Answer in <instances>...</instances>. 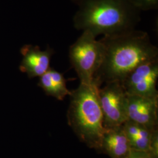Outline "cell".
I'll return each instance as SVG.
<instances>
[{
	"label": "cell",
	"instance_id": "1",
	"mask_svg": "<svg viewBox=\"0 0 158 158\" xmlns=\"http://www.w3.org/2000/svg\"><path fill=\"white\" fill-rule=\"evenodd\" d=\"M102 64L93 82L98 88L111 82L121 83L138 65L158 58V49L147 32L134 29L118 35L104 36Z\"/></svg>",
	"mask_w": 158,
	"mask_h": 158
},
{
	"label": "cell",
	"instance_id": "2",
	"mask_svg": "<svg viewBox=\"0 0 158 158\" xmlns=\"http://www.w3.org/2000/svg\"><path fill=\"white\" fill-rule=\"evenodd\" d=\"M73 18L74 27L96 37L113 36L135 29L141 12L127 0H81Z\"/></svg>",
	"mask_w": 158,
	"mask_h": 158
},
{
	"label": "cell",
	"instance_id": "3",
	"mask_svg": "<svg viewBox=\"0 0 158 158\" xmlns=\"http://www.w3.org/2000/svg\"><path fill=\"white\" fill-rule=\"evenodd\" d=\"M98 89L93 82L89 85L80 83L71 91L67 113L68 124L80 141L96 151L104 131Z\"/></svg>",
	"mask_w": 158,
	"mask_h": 158
},
{
	"label": "cell",
	"instance_id": "4",
	"mask_svg": "<svg viewBox=\"0 0 158 158\" xmlns=\"http://www.w3.org/2000/svg\"><path fill=\"white\" fill-rule=\"evenodd\" d=\"M82 34L70 46L69 57L72 67L77 74L80 83L91 85L100 68L104 55V46L89 31Z\"/></svg>",
	"mask_w": 158,
	"mask_h": 158
},
{
	"label": "cell",
	"instance_id": "5",
	"mask_svg": "<svg viewBox=\"0 0 158 158\" xmlns=\"http://www.w3.org/2000/svg\"><path fill=\"white\" fill-rule=\"evenodd\" d=\"M104 129L119 127L127 120L126 103L127 95L121 84L111 82L98 89Z\"/></svg>",
	"mask_w": 158,
	"mask_h": 158
},
{
	"label": "cell",
	"instance_id": "6",
	"mask_svg": "<svg viewBox=\"0 0 158 158\" xmlns=\"http://www.w3.org/2000/svg\"><path fill=\"white\" fill-rule=\"evenodd\" d=\"M158 58H156L138 65L121 84L127 96H141L158 100Z\"/></svg>",
	"mask_w": 158,
	"mask_h": 158
},
{
	"label": "cell",
	"instance_id": "7",
	"mask_svg": "<svg viewBox=\"0 0 158 158\" xmlns=\"http://www.w3.org/2000/svg\"><path fill=\"white\" fill-rule=\"evenodd\" d=\"M127 120L151 129L158 128V100L138 96H127Z\"/></svg>",
	"mask_w": 158,
	"mask_h": 158
},
{
	"label": "cell",
	"instance_id": "8",
	"mask_svg": "<svg viewBox=\"0 0 158 158\" xmlns=\"http://www.w3.org/2000/svg\"><path fill=\"white\" fill-rule=\"evenodd\" d=\"M21 53L23 59L19 69L32 79L40 77L51 68L50 63L54 51L49 46L42 51L38 46L26 45L21 48Z\"/></svg>",
	"mask_w": 158,
	"mask_h": 158
},
{
	"label": "cell",
	"instance_id": "9",
	"mask_svg": "<svg viewBox=\"0 0 158 158\" xmlns=\"http://www.w3.org/2000/svg\"><path fill=\"white\" fill-rule=\"evenodd\" d=\"M132 151L125 134L123 125L104 129L98 152L107 155L110 158H126Z\"/></svg>",
	"mask_w": 158,
	"mask_h": 158
},
{
	"label": "cell",
	"instance_id": "10",
	"mask_svg": "<svg viewBox=\"0 0 158 158\" xmlns=\"http://www.w3.org/2000/svg\"><path fill=\"white\" fill-rule=\"evenodd\" d=\"M38 85L45 91L46 95L53 97L58 100H63L71 91L66 85V79L62 73L50 68L40 77Z\"/></svg>",
	"mask_w": 158,
	"mask_h": 158
},
{
	"label": "cell",
	"instance_id": "11",
	"mask_svg": "<svg viewBox=\"0 0 158 158\" xmlns=\"http://www.w3.org/2000/svg\"><path fill=\"white\" fill-rule=\"evenodd\" d=\"M123 127L131 149L148 152L153 132L158 128L151 129L128 119L123 124Z\"/></svg>",
	"mask_w": 158,
	"mask_h": 158
},
{
	"label": "cell",
	"instance_id": "12",
	"mask_svg": "<svg viewBox=\"0 0 158 158\" xmlns=\"http://www.w3.org/2000/svg\"><path fill=\"white\" fill-rule=\"evenodd\" d=\"M130 4L137 10L142 11H149L157 10L158 0H127Z\"/></svg>",
	"mask_w": 158,
	"mask_h": 158
},
{
	"label": "cell",
	"instance_id": "13",
	"mask_svg": "<svg viewBox=\"0 0 158 158\" xmlns=\"http://www.w3.org/2000/svg\"><path fill=\"white\" fill-rule=\"evenodd\" d=\"M147 153L151 158H158V129L153 132Z\"/></svg>",
	"mask_w": 158,
	"mask_h": 158
},
{
	"label": "cell",
	"instance_id": "14",
	"mask_svg": "<svg viewBox=\"0 0 158 158\" xmlns=\"http://www.w3.org/2000/svg\"><path fill=\"white\" fill-rule=\"evenodd\" d=\"M126 158H151L148 153L143 151L132 150Z\"/></svg>",
	"mask_w": 158,
	"mask_h": 158
},
{
	"label": "cell",
	"instance_id": "15",
	"mask_svg": "<svg viewBox=\"0 0 158 158\" xmlns=\"http://www.w3.org/2000/svg\"><path fill=\"white\" fill-rule=\"evenodd\" d=\"M72 1H73L75 4H76L77 5L79 4V2L81 1V0H71Z\"/></svg>",
	"mask_w": 158,
	"mask_h": 158
}]
</instances>
